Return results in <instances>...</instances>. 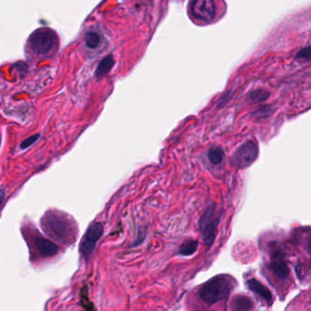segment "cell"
I'll use <instances>...</instances> for the list:
<instances>
[{"instance_id":"obj_1","label":"cell","mask_w":311,"mask_h":311,"mask_svg":"<svg viewBox=\"0 0 311 311\" xmlns=\"http://www.w3.org/2000/svg\"><path fill=\"white\" fill-rule=\"evenodd\" d=\"M233 289V280L226 275L214 277L199 289V296L205 303L213 305L226 299Z\"/></svg>"},{"instance_id":"obj_2","label":"cell","mask_w":311,"mask_h":311,"mask_svg":"<svg viewBox=\"0 0 311 311\" xmlns=\"http://www.w3.org/2000/svg\"><path fill=\"white\" fill-rule=\"evenodd\" d=\"M42 228L48 235L53 236L57 240L68 242L73 239L74 228L64 215L55 213L47 214L42 221Z\"/></svg>"},{"instance_id":"obj_3","label":"cell","mask_w":311,"mask_h":311,"mask_svg":"<svg viewBox=\"0 0 311 311\" xmlns=\"http://www.w3.org/2000/svg\"><path fill=\"white\" fill-rule=\"evenodd\" d=\"M221 213L214 204L209 205L200 217L199 227L207 246H212L216 237V229L220 222Z\"/></svg>"},{"instance_id":"obj_4","label":"cell","mask_w":311,"mask_h":311,"mask_svg":"<svg viewBox=\"0 0 311 311\" xmlns=\"http://www.w3.org/2000/svg\"><path fill=\"white\" fill-rule=\"evenodd\" d=\"M58 38L55 32L48 28H41L32 33L30 38L31 47L34 53L38 55L49 53L57 44Z\"/></svg>"},{"instance_id":"obj_5","label":"cell","mask_w":311,"mask_h":311,"mask_svg":"<svg viewBox=\"0 0 311 311\" xmlns=\"http://www.w3.org/2000/svg\"><path fill=\"white\" fill-rule=\"evenodd\" d=\"M258 155V145L248 141L236 149L232 157V163L237 168H246L255 162Z\"/></svg>"},{"instance_id":"obj_6","label":"cell","mask_w":311,"mask_h":311,"mask_svg":"<svg viewBox=\"0 0 311 311\" xmlns=\"http://www.w3.org/2000/svg\"><path fill=\"white\" fill-rule=\"evenodd\" d=\"M102 234L103 227L99 222H93L88 228L81 245V254L84 259H88L91 257Z\"/></svg>"},{"instance_id":"obj_7","label":"cell","mask_w":311,"mask_h":311,"mask_svg":"<svg viewBox=\"0 0 311 311\" xmlns=\"http://www.w3.org/2000/svg\"><path fill=\"white\" fill-rule=\"evenodd\" d=\"M190 13L194 18L203 22H210L216 15V5L213 0H196L190 4Z\"/></svg>"},{"instance_id":"obj_8","label":"cell","mask_w":311,"mask_h":311,"mask_svg":"<svg viewBox=\"0 0 311 311\" xmlns=\"http://www.w3.org/2000/svg\"><path fill=\"white\" fill-rule=\"evenodd\" d=\"M270 268L279 279L285 280L289 278V268L283 252L277 246H274L270 253Z\"/></svg>"},{"instance_id":"obj_9","label":"cell","mask_w":311,"mask_h":311,"mask_svg":"<svg viewBox=\"0 0 311 311\" xmlns=\"http://www.w3.org/2000/svg\"><path fill=\"white\" fill-rule=\"evenodd\" d=\"M246 285L252 292L261 296L267 303L270 304L273 301L272 292L267 289L265 285H263L260 281H258L256 278H251L249 280H247Z\"/></svg>"},{"instance_id":"obj_10","label":"cell","mask_w":311,"mask_h":311,"mask_svg":"<svg viewBox=\"0 0 311 311\" xmlns=\"http://www.w3.org/2000/svg\"><path fill=\"white\" fill-rule=\"evenodd\" d=\"M35 244L39 253L43 257H53L59 251V247L57 246V245H55L53 242L47 238L37 237L35 240Z\"/></svg>"},{"instance_id":"obj_11","label":"cell","mask_w":311,"mask_h":311,"mask_svg":"<svg viewBox=\"0 0 311 311\" xmlns=\"http://www.w3.org/2000/svg\"><path fill=\"white\" fill-rule=\"evenodd\" d=\"M230 308L232 311H251L254 309V302L249 296L239 295L232 299Z\"/></svg>"},{"instance_id":"obj_12","label":"cell","mask_w":311,"mask_h":311,"mask_svg":"<svg viewBox=\"0 0 311 311\" xmlns=\"http://www.w3.org/2000/svg\"><path fill=\"white\" fill-rule=\"evenodd\" d=\"M114 65V56L112 54L107 55L101 61H99V65L95 70V76L102 77L106 75L107 73L113 68Z\"/></svg>"},{"instance_id":"obj_13","label":"cell","mask_w":311,"mask_h":311,"mask_svg":"<svg viewBox=\"0 0 311 311\" xmlns=\"http://www.w3.org/2000/svg\"><path fill=\"white\" fill-rule=\"evenodd\" d=\"M198 245L199 243L197 240H194V239L186 240L180 246L178 253L182 257H191L197 251Z\"/></svg>"},{"instance_id":"obj_14","label":"cell","mask_w":311,"mask_h":311,"mask_svg":"<svg viewBox=\"0 0 311 311\" xmlns=\"http://www.w3.org/2000/svg\"><path fill=\"white\" fill-rule=\"evenodd\" d=\"M225 158V152L220 147H214L209 150L208 159L213 165H218Z\"/></svg>"},{"instance_id":"obj_15","label":"cell","mask_w":311,"mask_h":311,"mask_svg":"<svg viewBox=\"0 0 311 311\" xmlns=\"http://www.w3.org/2000/svg\"><path fill=\"white\" fill-rule=\"evenodd\" d=\"M85 42L86 45L88 46L90 49H95L99 45L100 43V38L99 34H97L94 31H90L86 34L85 37Z\"/></svg>"},{"instance_id":"obj_16","label":"cell","mask_w":311,"mask_h":311,"mask_svg":"<svg viewBox=\"0 0 311 311\" xmlns=\"http://www.w3.org/2000/svg\"><path fill=\"white\" fill-rule=\"evenodd\" d=\"M269 96L268 91L262 90V89H258L251 91L248 94V99L251 101H264L266 100Z\"/></svg>"},{"instance_id":"obj_17","label":"cell","mask_w":311,"mask_h":311,"mask_svg":"<svg viewBox=\"0 0 311 311\" xmlns=\"http://www.w3.org/2000/svg\"><path fill=\"white\" fill-rule=\"evenodd\" d=\"M296 59L299 61H310L311 60V46H307L298 51Z\"/></svg>"},{"instance_id":"obj_18","label":"cell","mask_w":311,"mask_h":311,"mask_svg":"<svg viewBox=\"0 0 311 311\" xmlns=\"http://www.w3.org/2000/svg\"><path fill=\"white\" fill-rule=\"evenodd\" d=\"M39 138V134H34L32 136L29 137L28 139H26L25 141H23L22 143L20 144V148L21 149H27L29 147H31V145H34Z\"/></svg>"},{"instance_id":"obj_19","label":"cell","mask_w":311,"mask_h":311,"mask_svg":"<svg viewBox=\"0 0 311 311\" xmlns=\"http://www.w3.org/2000/svg\"><path fill=\"white\" fill-rule=\"evenodd\" d=\"M5 191L3 189H0V206L3 204L4 199H5Z\"/></svg>"}]
</instances>
